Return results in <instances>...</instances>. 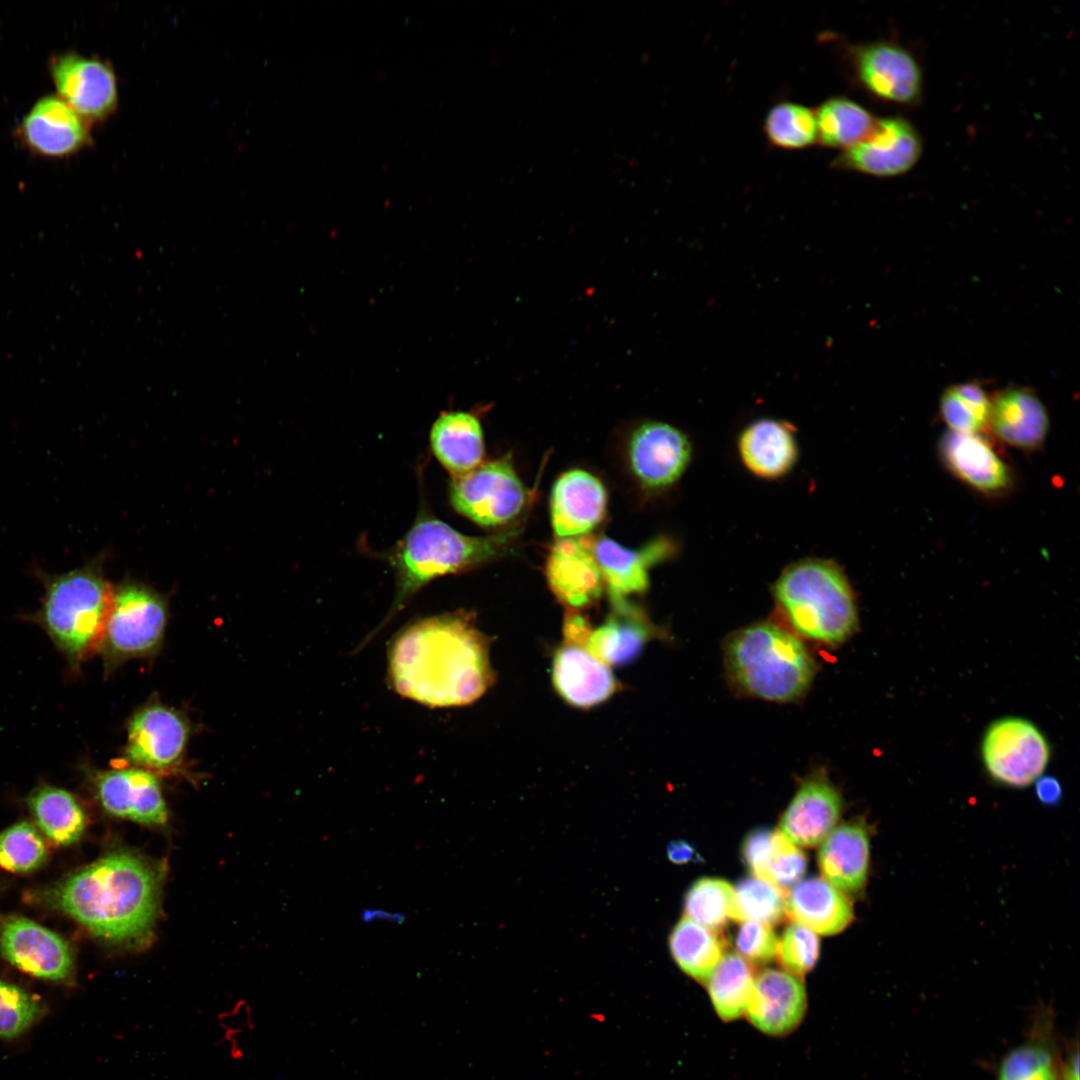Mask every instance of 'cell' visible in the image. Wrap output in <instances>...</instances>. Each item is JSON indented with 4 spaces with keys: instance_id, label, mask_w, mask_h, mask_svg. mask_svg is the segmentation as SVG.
<instances>
[{
    "instance_id": "obj_1",
    "label": "cell",
    "mask_w": 1080,
    "mask_h": 1080,
    "mask_svg": "<svg viewBox=\"0 0 1080 1080\" xmlns=\"http://www.w3.org/2000/svg\"><path fill=\"white\" fill-rule=\"evenodd\" d=\"M388 662L392 688L429 707L473 703L495 680L488 638L464 611L405 627L392 642Z\"/></svg>"
},
{
    "instance_id": "obj_2",
    "label": "cell",
    "mask_w": 1080,
    "mask_h": 1080,
    "mask_svg": "<svg viewBox=\"0 0 1080 1080\" xmlns=\"http://www.w3.org/2000/svg\"><path fill=\"white\" fill-rule=\"evenodd\" d=\"M160 879L142 858L107 855L48 890V903L103 940L137 944L156 920Z\"/></svg>"
},
{
    "instance_id": "obj_3",
    "label": "cell",
    "mask_w": 1080,
    "mask_h": 1080,
    "mask_svg": "<svg viewBox=\"0 0 1080 1080\" xmlns=\"http://www.w3.org/2000/svg\"><path fill=\"white\" fill-rule=\"evenodd\" d=\"M728 677L741 693L771 702H792L808 691L816 661L793 632L761 621L733 633L726 641Z\"/></svg>"
},
{
    "instance_id": "obj_4",
    "label": "cell",
    "mask_w": 1080,
    "mask_h": 1080,
    "mask_svg": "<svg viewBox=\"0 0 1080 1080\" xmlns=\"http://www.w3.org/2000/svg\"><path fill=\"white\" fill-rule=\"evenodd\" d=\"M510 536H469L432 516L419 517L391 555L396 573V595L386 618L368 639L432 580L475 568L501 556L510 544Z\"/></svg>"
},
{
    "instance_id": "obj_5",
    "label": "cell",
    "mask_w": 1080,
    "mask_h": 1080,
    "mask_svg": "<svg viewBox=\"0 0 1080 1080\" xmlns=\"http://www.w3.org/2000/svg\"><path fill=\"white\" fill-rule=\"evenodd\" d=\"M776 605L798 637L838 646L856 631L853 590L833 562L801 560L787 567L773 588Z\"/></svg>"
},
{
    "instance_id": "obj_6",
    "label": "cell",
    "mask_w": 1080,
    "mask_h": 1080,
    "mask_svg": "<svg viewBox=\"0 0 1080 1080\" xmlns=\"http://www.w3.org/2000/svg\"><path fill=\"white\" fill-rule=\"evenodd\" d=\"M42 578L45 593L33 619L77 665L100 649L114 589L96 565Z\"/></svg>"
},
{
    "instance_id": "obj_7",
    "label": "cell",
    "mask_w": 1080,
    "mask_h": 1080,
    "mask_svg": "<svg viewBox=\"0 0 1080 1080\" xmlns=\"http://www.w3.org/2000/svg\"><path fill=\"white\" fill-rule=\"evenodd\" d=\"M167 621L165 601L145 586L125 584L114 589L100 649L107 665L155 650Z\"/></svg>"
},
{
    "instance_id": "obj_8",
    "label": "cell",
    "mask_w": 1080,
    "mask_h": 1080,
    "mask_svg": "<svg viewBox=\"0 0 1080 1080\" xmlns=\"http://www.w3.org/2000/svg\"><path fill=\"white\" fill-rule=\"evenodd\" d=\"M527 491L509 458L480 463L452 477L449 499L464 517L484 527H497L514 519L524 508Z\"/></svg>"
},
{
    "instance_id": "obj_9",
    "label": "cell",
    "mask_w": 1080,
    "mask_h": 1080,
    "mask_svg": "<svg viewBox=\"0 0 1080 1080\" xmlns=\"http://www.w3.org/2000/svg\"><path fill=\"white\" fill-rule=\"evenodd\" d=\"M982 755L990 776L1001 784L1021 788L1035 781L1048 764L1049 745L1031 722L1005 718L987 729Z\"/></svg>"
},
{
    "instance_id": "obj_10",
    "label": "cell",
    "mask_w": 1080,
    "mask_h": 1080,
    "mask_svg": "<svg viewBox=\"0 0 1080 1080\" xmlns=\"http://www.w3.org/2000/svg\"><path fill=\"white\" fill-rule=\"evenodd\" d=\"M50 74L57 96L83 120L101 121L117 107L115 74L109 64L74 52L54 56Z\"/></svg>"
},
{
    "instance_id": "obj_11",
    "label": "cell",
    "mask_w": 1080,
    "mask_h": 1080,
    "mask_svg": "<svg viewBox=\"0 0 1080 1080\" xmlns=\"http://www.w3.org/2000/svg\"><path fill=\"white\" fill-rule=\"evenodd\" d=\"M2 956L34 977L65 981L74 968L68 943L55 932L22 917H9L0 927Z\"/></svg>"
},
{
    "instance_id": "obj_12",
    "label": "cell",
    "mask_w": 1080,
    "mask_h": 1080,
    "mask_svg": "<svg viewBox=\"0 0 1080 1080\" xmlns=\"http://www.w3.org/2000/svg\"><path fill=\"white\" fill-rule=\"evenodd\" d=\"M922 142L915 128L905 119L889 117L876 120L869 135L844 150L838 165L878 177L903 174L918 161Z\"/></svg>"
},
{
    "instance_id": "obj_13",
    "label": "cell",
    "mask_w": 1080,
    "mask_h": 1080,
    "mask_svg": "<svg viewBox=\"0 0 1080 1080\" xmlns=\"http://www.w3.org/2000/svg\"><path fill=\"white\" fill-rule=\"evenodd\" d=\"M189 729L184 718L161 704L140 709L128 725L127 759L148 771H165L182 760Z\"/></svg>"
},
{
    "instance_id": "obj_14",
    "label": "cell",
    "mask_w": 1080,
    "mask_h": 1080,
    "mask_svg": "<svg viewBox=\"0 0 1080 1080\" xmlns=\"http://www.w3.org/2000/svg\"><path fill=\"white\" fill-rule=\"evenodd\" d=\"M629 461L633 473L649 488H664L676 482L691 458L687 436L674 426L646 422L632 434Z\"/></svg>"
},
{
    "instance_id": "obj_15",
    "label": "cell",
    "mask_w": 1080,
    "mask_h": 1080,
    "mask_svg": "<svg viewBox=\"0 0 1080 1080\" xmlns=\"http://www.w3.org/2000/svg\"><path fill=\"white\" fill-rule=\"evenodd\" d=\"M96 797L111 815L146 825H162L167 808L158 779L142 768L97 772L93 778Z\"/></svg>"
},
{
    "instance_id": "obj_16",
    "label": "cell",
    "mask_w": 1080,
    "mask_h": 1080,
    "mask_svg": "<svg viewBox=\"0 0 1080 1080\" xmlns=\"http://www.w3.org/2000/svg\"><path fill=\"white\" fill-rule=\"evenodd\" d=\"M855 70L862 85L874 96L898 104L916 102L922 75L915 58L892 43H873L858 49Z\"/></svg>"
},
{
    "instance_id": "obj_17",
    "label": "cell",
    "mask_w": 1080,
    "mask_h": 1080,
    "mask_svg": "<svg viewBox=\"0 0 1080 1080\" xmlns=\"http://www.w3.org/2000/svg\"><path fill=\"white\" fill-rule=\"evenodd\" d=\"M939 452L954 476L984 495L998 496L1012 486L1009 466L979 433L949 431L940 440Z\"/></svg>"
},
{
    "instance_id": "obj_18",
    "label": "cell",
    "mask_w": 1080,
    "mask_h": 1080,
    "mask_svg": "<svg viewBox=\"0 0 1080 1080\" xmlns=\"http://www.w3.org/2000/svg\"><path fill=\"white\" fill-rule=\"evenodd\" d=\"M19 136L34 153L61 158L89 142L88 125L57 95L40 98L24 116Z\"/></svg>"
},
{
    "instance_id": "obj_19",
    "label": "cell",
    "mask_w": 1080,
    "mask_h": 1080,
    "mask_svg": "<svg viewBox=\"0 0 1080 1080\" xmlns=\"http://www.w3.org/2000/svg\"><path fill=\"white\" fill-rule=\"evenodd\" d=\"M546 577L555 596L572 609L595 602L604 583L593 543L584 537L560 538L554 544L546 563Z\"/></svg>"
},
{
    "instance_id": "obj_20",
    "label": "cell",
    "mask_w": 1080,
    "mask_h": 1080,
    "mask_svg": "<svg viewBox=\"0 0 1080 1080\" xmlns=\"http://www.w3.org/2000/svg\"><path fill=\"white\" fill-rule=\"evenodd\" d=\"M841 812V797L822 772L806 778L780 821V832L795 845L812 847L834 829Z\"/></svg>"
},
{
    "instance_id": "obj_21",
    "label": "cell",
    "mask_w": 1080,
    "mask_h": 1080,
    "mask_svg": "<svg viewBox=\"0 0 1080 1080\" xmlns=\"http://www.w3.org/2000/svg\"><path fill=\"white\" fill-rule=\"evenodd\" d=\"M551 523L559 538L580 537L603 519L607 493L594 475L574 469L563 473L551 493Z\"/></svg>"
},
{
    "instance_id": "obj_22",
    "label": "cell",
    "mask_w": 1080,
    "mask_h": 1080,
    "mask_svg": "<svg viewBox=\"0 0 1080 1080\" xmlns=\"http://www.w3.org/2000/svg\"><path fill=\"white\" fill-rule=\"evenodd\" d=\"M806 1005L805 987L798 977L786 971L767 969L755 978L746 1013L761 1032L779 1036L798 1026Z\"/></svg>"
},
{
    "instance_id": "obj_23",
    "label": "cell",
    "mask_w": 1080,
    "mask_h": 1080,
    "mask_svg": "<svg viewBox=\"0 0 1080 1080\" xmlns=\"http://www.w3.org/2000/svg\"><path fill=\"white\" fill-rule=\"evenodd\" d=\"M552 683L570 705L590 708L606 701L618 683L606 664L586 648L564 643L552 659Z\"/></svg>"
},
{
    "instance_id": "obj_24",
    "label": "cell",
    "mask_w": 1080,
    "mask_h": 1080,
    "mask_svg": "<svg viewBox=\"0 0 1080 1080\" xmlns=\"http://www.w3.org/2000/svg\"><path fill=\"white\" fill-rule=\"evenodd\" d=\"M612 612L593 629L586 649L607 666L624 665L640 655L658 634L645 613L624 597L611 596Z\"/></svg>"
},
{
    "instance_id": "obj_25",
    "label": "cell",
    "mask_w": 1080,
    "mask_h": 1080,
    "mask_svg": "<svg viewBox=\"0 0 1080 1080\" xmlns=\"http://www.w3.org/2000/svg\"><path fill=\"white\" fill-rule=\"evenodd\" d=\"M989 424L1006 444L1023 449L1039 448L1049 430L1047 410L1039 397L1026 387H1009L991 400Z\"/></svg>"
},
{
    "instance_id": "obj_26",
    "label": "cell",
    "mask_w": 1080,
    "mask_h": 1080,
    "mask_svg": "<svg viewBox=\"0 0 1080 1080\" xmlns=\"http://www.w3.org/2000/svg\"><path fill=\"white\" fill-rule=\"evenodd\" d=\"M1060 1058L1055 1016L1041 1008L1024 1039L1001 1058L996 1080H1058Z\"/></svg>"
},
{
    "instance_id": "obj_27",
    "label": "cell",
    "mask_w": 1080,
    "mask_h": 1080,
    "mask_svg": "<svg viewBox=\"0 0 1080 1080\" xmlns=\"http://www.w3.org/2000/svg\"><path fill=\"white\" fill-rule=\"evenodd\" d=\"M785 913L794 922L823 935L842 931L853 919L849 898L819 877L804 879L792 887L785 896Z\"/></svg>"
},
{
    "instance_id": "obj_28",
    "label": "cell",
    "mask_w": 1080,
    "mask_h": 1080,
    "mask_svg": "<svg viewBox=\"0 0 1080 1080\" xmlns=\"http://www.w3.org/2000/svg\"><path fill=\"white\" fill-rule=\"evenodd\" d=\"M744 466L763 479H778L794 467L798 447L791 425L761 419L747 426L738 440Z\"/></svg>"
},
{
    "instance_id": "obj_29",
    "label": "cell",
    "mask_w": 1080,
    "mask_h": 1080,
    "mask_svg": "<svg viewBox=\"0 0 1080 1080\" xmlns=\"http://www.w3.org/2000/svg\"><path fill=\"white\" fill-rule=\"evenodd\" d=\"M820 871L830 884L843 892L861 890L869 867V836L859 823L834 828L818 853Z\"/></svg>"
},
{
    "instance_id": "obj_30",
    "label": "cell",
    "mask_w": 1080,
    "mask_h": 1080,
    "mask_svg": "<svg viewBox=\"0 0 1080 1080\" xmlns=\"http://www.w3.org/2000/svg\"><path fill=\"white\" fill-rule=\"evenodd\" d=\"M430 444L440 464L456 477L483 462L484 438L479 419L469 412H442L430 431Z\"/></svg>"
},
{
    "instance_id": "obj_31",
    "label": "cell",
    "mask_w": 1080,
    "mask_h": 1080,
    "mask_svg": "<svg viewBox=\"0 0 1080 1080\" xmlns=\"http://www.w3.org/2000/svg\"><path fill=\"white\" fill-rule=\"evenodd\" d=\"M666 546L664 542H655L636 551L607 537L593 542V553L610 595L625 597L645 591L649 584L648 569L663 558Z\"/></svg>"
},
{
    "instance_id": "obj_32",
    "label": "cell",
    "mask_w": 1080,
    "mask_h": 1080,
    "mask_svg": "<svg viewBox=\"0 0 1080 1080\" xmlns=\"http://www.w3.org/2000/svg\"><path fill=\"white\" fill-rule=\"evenodd\" d=\"M27 805L42 832L58 845H70L84 832V811L76 798L64 789L38 786L28 796Z\"/></svg>"
},
{
    "instance_id": "obj_33",
    "label": "cell",
    "mask_w": 1080,
    "mask_h": 1080,
    "mask_svg": "<svg viewBox=\"0 0 1080 1080\" xmlns=\"http://www.w3.org/2000/svg\"><path fill=\"white\" fill-rule=\"evenodd\" d=\"M669 949L676 964L690 977L706 982L723 957L717 934L685 917L669 936Z\"/></svg>"
},
{
    "instance_id": "obj_34",
    "label": "cell",
    "mask_w": 1080,
    "mask_h": 1080,
    "mask_svg": "<svg viewBox=\"0 0 1080 1080\" xmlns=\"http://www.w3.org/2000/svg\"><path fill=\"white\" fill-rule=\"evenodd\" d=\"M706 982L713 1007L721 1019L731 1021L746 1012L755 978L740 955H723Z\"/></svg>"
},
{
    "instance_id": "obj_35",
    "label": "cell",
    "mask_w": 1080,
    "mask_h": 1080,
    "mask_svg": "<svg viewBox=\"0 0 1080 1080\" xmlns=\"http://www.w3.org/2000/svg\"><path fill=\"white\" fill-rule=\"evenodd\" d=\"M815 117L821 144L844 150L865 139L876 122L865 108L842 97L827 100L817 109Z\"/></svg>"
},
{
    "instance_id": "obj_36",
    "label": "cell",
    "mask_w": 1080,
    "mask_h": 1080,
    "mask_svg": "<svg viewBox=\"0 0 1080 1080\" xmlns=\"http://www.w3.org/2000/svg\"><path fill=\"white\" fill-rule=\"evenodd\" d=\"M940 414L950 431L979 433L989 424L991 399L976 382L948 387L940 398Z\"/></svg>"
},
{
    "instance_id": "obj_37",
    "label": "cell",
    "mask_w": 1080,
    "mask_h": 1080,
    "mask_svg": "<svg viewBox=\"0 0 1080 1080\" xmlns=\"http://www.w3.org/2000/svg\"><path fill=\"white\" fill-rule=\"evenodd\" d=\"M806 867L805 854L780 831H773L757 857L754 875L785 893L799 882Z\"/></svg>"
},
{
    "instance_id": "obj_38",
    "label": "cell",
    "mask_w": 1080,
    "mask_h": 1080,
    "mask_svg": "<svg viewBox=\"0 0 1080 1080\" xmlns=\"http://www.w3.org/2000/svg\"><path fill=\"white\" fill-rule=\"evenodd\" d=\"M734 888L719 878H701L688 889L684 898L687 918L710 929L722 928L732 919Z\"/></svg>"
},
{
    "instance_id": "obj_39",
    "label": "cell",
    "mask_w": 1080,
    "mask_h": 1080,
    "mask_svg": "<svg viewBox=\"0 0 1080 1080\" xmlns=\"http://www.w3.org/2000/svg\"><path fill=\"white\" fill-rule=\"evenodd\" d=\"M785 913V893L774 885L751 877L734 889L732 920L778 923Z\"/></svg>"
},
{
    "instance_id": "obj_40",
    "label": "cell",
    "mask_w": 1080,
    "mask_h": 1080,
    "mask_svg": "<svg viewBox=\"0 0 1080 1080\" xmlns=\"http://www.w3.org/2000/svg\"><path fill=\"white\" fill-rule=\"evenodd\" d=\"M768 140L784 149H800L817 139L815 112L795 103L774 106L765 120Z\"/></svg>"
},
{
    "instance_id": "obj_41",
    "label": "cell",
    "mask_w": 1080,
    "mask_h": 1080,
    "mask_svg": "<svg viewBox=\"0 0 1080 1080\" xmlns=\"http://www.w3.org/2000/svg\"><path fill=\"white\" fill-rule=\"evenodd\" d=\"M46 856L45 843L29 822H19L0 833L2 868L11 872H29L40 867Z\"/></svg>"
},
{
    "instance_id": "obj_42",
    "label": "cell",
    "mask_w": 1080,
    "mask_h": 1080,
    "mask_svg": "<svg viewBox=\"0 0 1080 1080\" xmlns=\"http://www.w3.org/2000/svg\"><path fill=\"white\" fill-rule=\"evenodd\" d=\"M42 1009L33 995L0 979V1038L23 1034L40 1018Z\"/></svg>"
},
{
    "instance_id": "obj_43",
    "label": "cell",
    "mask_w": 1080,
    "mask_h": 1080,
    "mask_svg": "<svg viewBox=\"0 0 1080 1080\" xmlns=\"http://www.w3.org/2000/svg\"><path fill=\"white\" fill-rule=\"evenodd\" d=\"M819 954V939L814 931L799 924H790L778 941L776 956L786 972L803 975L813 968Z\"/></svg>"
},
{
    "instance_id": "obj_44",
    "label": "cell",
    "mask_w": 1080,
    "mask_h": 1080,
    "mask_svg": "<svg viewBox=\"0 0 1080 1080\" xmlns=\"http://www.w3.org/2000/svg\"><path fill=\"white\" fill-rule=\"evenodd\" d=\"M778 941L770 925L745 921L737 933L735 945L743 959L764 963L776 955Z\"/></svg>"
},
{
    "instance_id": "obj_45",
    "label": "cell",
    "mask_w": 1080,
    "mask_h": 1080,
    "mask_svg": "<svg viewBox=\"0 0 1080 1080\" xmlns=\"http://www.w3.org/2000/svg\"><path fill=\"white\" fill-rule=\"evenodd\" d=\"M593 628L589 620L576 612H568L563 623L564 643L586 648Z\"/></svg>"
},
{
    "instance_id": "obj_46",
    "label": "cell",
    "mask_w": 1080,
    "mask_h": 1080,
    "mask_svg": "<svg viewBox=\"0 0 1080 1080\" xmlns=\"http://www.w3.org/2000/svg\"><path fill=\"white\" fill-rule=\"evenodd\" d=\"M360 920L363 923L370 924L374 922H384L389 924L401 925L407 920V914L400 911H392L379 907H367L360 913Z\"/></svg>"
},
{
    "instance_id": "obj_47",
    "label": "cell",
    "mask_w": 1080,
    "mask_h": 1080,
    "mask_svg": "<svg viewBox=\"0 0 1080 1080\" xmlns=\"http://www.w3.org/2000/svg\"><path fill=\"white\" fill-rule=\"evenodd\" d=\"M1036 795L1046 805L1056 804L1062 796V789L1058 780L1052 776L1037 778Z\"/></svg>"
},
{
    "instance_id": "obj_48",
    "label": "cell",
    "mask_w": 1080,
    "mask_h": 1080,
    "mask_svg": "<svg viewBox=\"0 0 1080 1080\" xmlns=\"http://www.w3.org/2000/svg\"><path fill=\"white\" fill-rule=\"evenodd\" d=\"M696 849L685 840L671 841L667 846V857L674 864H687L698 858Z\"/></svg>"
},
{
    "instance_id": "obj_49",
    "label": "cell",
    "mask_w": 1080,
    "mask_h": 1080,
    "mask_svg": "<svg viewBox=\"0 0 1080 1080\" xmlns=\"http://www.w3.org/2000/svg\"><path fill=\"white\" fill-rule=\"evenodd\" d=\"M1058 1080H1079V1050L1076 1042L1069 1047L1065 1057L1060 1058Z\"/></svg>"
}]
</instances>
